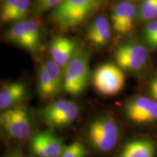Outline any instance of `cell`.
<instances>
[{
    "instance_id": "obj_1",
    "label": "cell",
    "mask_w": 157,
    "mask_h": 157,
    "mask_svg": "<svg viewBox=\"0 0 157 157\" xmlns=\"http://www.w3.org/2000/svg\"><path fill=\"white\" fill-rule=\"evenodd\" d=\"M104 0H64L52 10L51 17L60 30H70L99 10Z\"/></svg>"
},
{
    "instance_id": "obj_2",
    "label": "cell",
    "mask_w": 157,
    "mask_h": 157,
    "mask_svg": "<svg viewBox=\"0 0 157 157\" xmlns=\"http://www.w3.org/2000/svg\"><path fill=\"white\" fill-rule=\"evenodd\" d=\"M89 60L90 52L78 49L64 68L63 90L69 95H81L87 87L90 76Z\"/></svg>"
},
{
    "instance_id": "obj_3",
    "label": "cell",
    "mask_w": 157,
    "mask_h": 157,
    "mask_svg": "<svg viewBox=\"0 0 157 157\" xmlns=\"http://www.w3.org/2000/svg\"><path fill=\"white\" fill-rule=\"evenodd\" d=\"M119 127L112 117L103 116L90 123L87 136L90 144L96 150L106 152L114 148L119 135Z\"/></svg>"
},
{
    "instance_id": "obj_4",
    "label": "cell",
    "mask_w": 157,
    "mask_h": 157,
    "mask_svg": "<svg viewBox=\"0 0 157 157\" xmlns=\"http://www.w3.org/2000/svg\"><path fill=\"white\" fill-rule=\"evenodd\" d=\"M124 82L122 69L118 65L111 63L98 66L93 76V83L96 90L105 96H113L120 93Z\"/></svg>"
},
{
    "instance_id": "obj_5",
    "label": "cell",
    "mask_w": 157,
    "mask_h": 157,
    "mask_svg": "<svg viewBox=\"0 0 157 157\" xmlns=\"http://www.w3.org/2000/svg\"><path fill=\"white\" fill-rule=\"evenodd\" d=\"M0 123L5 132L13 138L25 140L31 133V122L28 110L15 105L5 110L0 115Z\"/></svg>"
},
{
    "instance_id": "obj_6",
    "label": "cell",
    "mask_w": 157,
    "mask_h": 157,
    "mask_svg": "<svg viewBox=\"0 0 157 157\" xmlns=\"http://www.w3.org/2000/svg\"><path fill=\"white\" fill-rule=\"evenodd\" d=\"M78 114V105L65 99L52 102L40 112L43 122L50 127L67 126L77 119Z\"/></svg>"
},
{
    "instance_id": "obj_7",
    "label": "cell",
    "mask_w": 157,
    "mask_h": 157,
    "mask_svg": "<svg viewBox=\"0 0 157 157\" xmlns=\"http://www.w3.org/2000/svg\"><path fill=\"white\" fill-rule=\"evenodd\" d=\"M125 114L136 124L157 121V101L152 98L136 97L127 102L124 107Z\"/></svg>"
},
{
    "instance_id": "obj_8",
    "label": "cell",
    "mask_w": 157,
    "mask_h": 157,
    "mask_svg": "<svg viewBox=\"0 0 157 157\" xmlns=\"http://www.w3.org/2000/svg\"><path fill=\"white\" fill-rule=\"evenodd\" d=\"M135 16L136 8L132 3L129 2H119L111 13L113 29L118 34H129L134 28Z\"/></svg>"
},
{
    "instance_id": "obj_9",
    "label": "cell",
    "mask_w": 157,
    "mask_h": 157,
    "mask_svg": "<svg viewBox=\"0 0 157 157\" xmlns=\"http://www.w3.org/2000/svg\"><path fill=\"white\" fill-rule=\"evenodd\" d=\"M78 49L76 42L73 39L57 36L51 42L50 52L52 59L64 69Z\"/></svg>"
},
{
    "instance_id": "obj_10",
    "label": "cell",
    "mask_w": 157,
    "mask_h": 157,
    "mask_svg": "<svg viewBox=\"0 0 157 157\" xmlns=\"http://www.w3.org/2000/svg\"><path fill=\"white\" fill-rule=\"evenodd\" d=\"M27 95V87L21 82L6 84L0 92V109L2 111L14 107L24 100Z\"/></svg>"
},
{
    "instance_id": "obj_11",
    "label": "cell",
    "mask_w": 157,
    "mask_h": 157,
    "mask_svg": "<svg viewBox=\"0 0 157 157\" xmlns=\"http://www.w3.org/2000/svg\"><path fill=\"white\" fill-rule=\"evenodd\" d=\"M30 5V0H4L1 7V21H21L28 15Z\"/></svg>"
},
{
    "instance_id": "obj_12",
    "label": "cell",
    "mask_w": 157,
    "mask_h": 157,
    "mask_svg": "<svg viewBox=\"0 0 157 157\" xmlns=\"http://www.w3.org/2000/svg\"><path fill=\"white\" fill-rule=\"evenodd\" d=\"M111 36L109 21L104 16L96 17L88 28L87 39L94 46H104L109 42Z\"/></svg>"
},
{
    "instance_id": "obj_13",
    "label": "cell",
    "mask_w": 157,
    "mask_h": 157,
    "mask_svg": "<svg viewBox=\"0 0 157 157\" xmlns=\"http://www.w3.org/2000/svg\"><path fill=\"white\" fill-rule=\"evenodd\" d=\"M156 145L147 138L130 141L124 147L119 157H155Z\"/></svg>"
},
{
    "instance_id": "obj_14",
    "label": "cell",
    "mask_w": 157,
    "mask_h": 157,
    "mask_svg": "<svg viewBox=\"0 0 157 157\" xmlns=\"http://www.w3.org/2000/svg\"><path fill=\"white\" fill-rule=\"evenodd\" d=\"M6 38L9 42L24 48L31 54L36 55L39 52L27 34L22 21H17L12 25L6 34Z\"/></svg>"
},
{
    "instance_id": "obj_15",
    "label": "cell",
    "mask_w": 157,
    "mask_h": 157,
    "mask_svg": "<svg viewBox=\"0 0 157 157\" xmlns=\"http://www.w3.org/2000/svg\"><path fill=\"white\" fill-rule=\"evenodd\" d=\"M42 142L48 157H58L64 148L61 139L52 129L36 134Z\"/></svg>"
},
{
    "instance_id": "obj_16",
    "label": "cell",
    "mask_w": 157,
    "mask_h": 157,
    "mask_svg": "<svg viewBox=\"0 0 157 157\" xmlns=\"http://www.w3.org/2000/svg\"><path fill=\"white\" fill-rule=\"evenodd\" d=\"M115 53L128 56L145 64L148 58V52L146 48L137 43H128L119 45L115 50Z\"/></svg>"
},
{
    "instance_id": "obj_17",
    "label": "cell",
    "mask_w": 157,
    "mask_h": 157,
    "mask_svg": "<svg viewBox=\"0 0 157 157\" xmlns=\"http://www.w3.org/2000/svg\"><path fill=\"white\" fill-rule=\"evenodd\" d=\"M38 91L39 95L43 99H51L57 95L52 82L43 65L39 72Z\"/></svg>"
},
{
    "instance_id": "obj_18",
    "label": "cell",
    "mask_w": 157,
    "mask_h": 157,
    "mask_svg": "<svg viewBox=\"0 0 157 157\" xmlns=\"http://www.w3.org/2000/svg\"><path fill=\"white\" fill-rule=\"evenodd\" d=\"M43 66L48 71L57 95H58L61 90L63 89V73L62 74V68L53 59L45 61L44 63H43Z\"/></svg>"
},
{
    "instance_id": "obj_19",
    "label": "cell",
    "mask_w": 157,
    "mask_h": 157,
    "mask_svg": "<svg viewBox=\"0 0 157 157\" xmlns=\"http://www.w3.org/2000/svg\"><path fill=\"white\" fill-rule=\"evenodd\" d=\"M22 23L31 40L39 51L42 44V34L38 23L34 20H23Z\"/></svg>"
},
{
    "instance_id": "obj_20",
    "label": "cell",
    "mask_w": 157,
    "mask_h": 157,
    "mask_svg": "<svg viewBox=\"0 0 157 157\" xmlns=\"http://www.w3.org/2000/svg\"><path fill=\"white\" fill-rule=\"evenodd\" d=\"M139 17L143 21H150L156 18L157 0H143L140 6Z\"/></svg>"
},
{
    "instance_id": "obj_21",
    "label": "cell",
    "mask_w": 157,
    "mask_h": 157,
    "mask_svg": "<svg viewBox=\"0 0 157 157\" xmlns=\"http://www.w3.org/2000/svg\"><path fill=\"white\" fill-rule=\"evenodd\" d=\"M114 56L116 62L121 69L127 70L129 71H138L145 66V63L143 62L124 55L115 53Z\"/></svg>"
},
{
    "instance_id": "obj_22",
    "label": "cell",
    "mask_w": 157,
    "mask_h": 157,
    "mask_svg": "<svg viewBox=\"0 0 157 157\" xmlns=\"http://www.w3.org/2000/svg\"><path fill=\"white\" fill-rule=\"evenodd\" d=\"M86 148L82 143L76 141L64 146L58 157H85Z\"/></svg>"
},
{
    "instance_id": "obj_23",
    "label": "cell",
    "mask_w": 157,
    "mask_h": 157,
    "mask_svg": "<svg viewBox=\"0 0 157 157\" xmlns=\"http://www.w3.org/2000/svg\"><path fill=\"white\" fill-rule=\"evenodd\" d=\"M157 33V21L152 20L147 23L146 27L144 29L143 32V39L145 42L148 45L149 48H151L153 42L154 41Z\"/></svg>"
},
{
    "instance_id": "obj_24",
    "label": "cell",
    "mask_w": 157,
    "mask_h": 157,
    "mask_svg": "<svg viewBox=\"0 0 157 157\" xmlns=\"http://www.w3.org/2000/svg\"><path fill=\"white\" fill-rule=\"evenodd\" d=\"M63 1L64 0H35V5L37 11L41 13L50 9H54Z\"/></svg>"
},
{
    "instance_id": "obj_25",
    "label": "cell",
    "mask_w": 157,
    "mask_h": 157,
    "mask_svg": "<svg viewBox=\"0 0 157 157\" xmlns=\"http://www.w3.org/2000/svg\"><path fill=\"white\" fill-rule=\"evenodd\" d=\"M31 148L33 154L37 157H48L46 151L43 146L42 142L39 139V137L34 135V137L31 140Z\"/></svg>"
},
{
    "instance_id": "obj_26",
    "label": "cell",
    "mask_w": 157,
    "mask_h": 157,
    "mask_svg": "<svg viewBox=\"0 0 157 157\" xmlns=\"http://www.w3.org/2000/svg\"><path fill=\"white\" fill-rule=\"evenodd\" d=\"M148 93L152 98L157 101V76L149 82L148 84Z\"/></svg>"
},
{
    "instance_id": "obj_27",
    "label": "cell",
    "mask_w": 157,
    "mask_h": 157,
    "mask_svg": "<svg viewBox=\"0 0 157 157\" xmlns=\"http://www.w3.org/2000/svg\"><path fill=\"white\" fill-rule=\"evenodd\" d=\"M157 48V33H156V37H155L154 39V41L153 42L151 46V48Z\"/></svg>"
}]
</instances>
